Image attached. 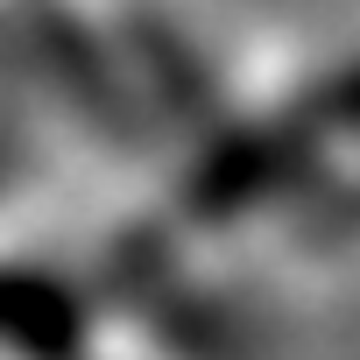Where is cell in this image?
Here are the masks:
<instances>
[{
	"label": "cell",
	"instance_id": "1",
	"mask_svg": "<svg viewBox=\"0 0 360 360\" xmlns=\"http://www.w3.org/2000/svg\"><path fill=\"white\" fill-rule=\"evenodd\" d=\"M99 360H113V353H99Z\"/></svg>",
	"mask_w": 360,
	"mask_h": 360
}]
</instances>
